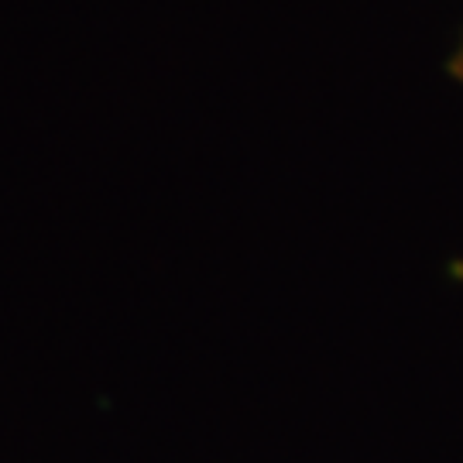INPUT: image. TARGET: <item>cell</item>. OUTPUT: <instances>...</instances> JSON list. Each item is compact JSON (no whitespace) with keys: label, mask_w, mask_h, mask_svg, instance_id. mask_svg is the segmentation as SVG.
I'll return each mask as SVG.
<instances>
[{"label":"cell","mask_w":463,"mask_h":463,"mask_svg":"<svg viewBox=\"0 0 463 463\" xmlns=\"http://www.w3.org/2000/svg\"><path fill=\"white\" fill-rule=\"evenodd\" d=\"M447 69H449V76H453L457 83H463V38H460V45L453 49V55H449Z\"/></svg>","instance_id":"6da1fadb"}]
</instances>
